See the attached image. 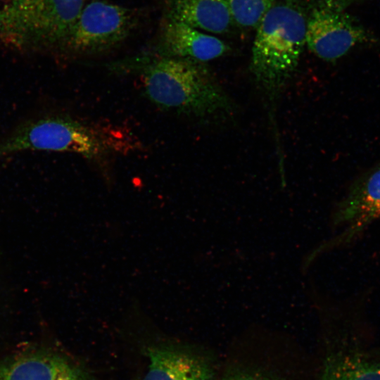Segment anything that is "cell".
I'll return each mask as SVG.
<instances>
[{"label": "cell", "instance_id": "5bb4252c", "mask_svg": "<svg viewBox=\"0 0 380 380\" xmlns=\"http://www.w3.org/2000/svg\"><path fill=\"white\" fill-rule=\"evenodd\" d=\"M233 22L241 27H257L274 0H227Z\"/></svg>", "mask_w": 380, "mask_h": 380}, {"label": "cell", "instance_id": "7a4b0ae2", "mask_svg": "<svg viewBox=\"0 0 380 380\" xmlns=\"http://www.w3.org/2000/svg\"><path fill=\"white\" fill-rule=\"evenodd\" d=\"M256 28L251 70L259 87L275 96L298 65L305 44L306 19L290 4L274 5Z\"/></svg>", "mask_w": 380, "mask_h": 380}, {"label": "cell", "instance_id": "5b68a950", "mask_svg": "<svg viewBox=\"0 0 380 380\" xmlns=\"http://www.w3.org/2000/svg\"><path fill=\"white\" fill-rule=\"evenodd\" d=\"M305 44L319 58L334 61L360 45L380 48V38L346 10L322 1L306 20Z\"/></svg>", "mask_w": 380, "mask_h": 380}, {"label": "cell", "instance_id": "30bf717a", "mask_svg": "<svg viewBox=\"0 0 380 380\" xmlns=\"http://www.w3.org/2000/svg\"><path fill=\"white\" fill-rule=\"evenodd\" d=\"M148 369L143 380H213V372L202 358L169 347L148 349Z\"/></svg>", "mask_w": 380, "mask_h": 380}, {"label": "cell", "instance_id": "52a82bcc", "mask_svg": "<svg viewBox=\"0 0 380 380\" xmlns=\"http://www.w3.org/2000/svg\"><path fill=\"white\" fill-rule=\"evenodd\" d=\"M158 31V56L203 63L220 57L229 50L221 39L164 15Z\"/></svg>", "mask_w": 380, "mask_h": 380}, {"label": "cell", "instance_id": "ba28073f", "mask_svg": "<svg viewBox=\"0 0 380 380\" xmlns=\"http://www.w3.org/2000/svg\"><path fill=\"white\" fill-rule=\"evenodd\" d=\"M0 380H92L82 367L52 352L31 351L0 361Z\"/></svg>", "mask_w": 380, "mask_h": 380}, {"label": "cell", "instance_id": "3957f363", "mask_svg": "<svg viewBox=\"0 0 380 380\" xmlns=\"http://www.w3.org/2000/svg\"><path fill=\"white\" fill-rule=\"evenodd\" d=\"M112 132L61 116H46L19 127L0 141V158L26 151L68 152L96 160L115 146Z\"/></svg>", "mask_w": 380, "mask_h": 380}, {"label": "cell", "instance_id": "6da1fadb", "mask_svg": "<svg viewBox=\"0 0 380 380\" xmlns=\"http://www.w3.org/2000/svg\"><path fill=\"white\" fill-rule=\"evenodd\" d=\"M142 80L147 97L163 108L205 116L229 107L226 94L202 62L158 56L144 68Z\"/></svg>", "mask_w": 380, "mask_h": 380}, {"label": "cell", "instance_id": "7c38bea8", "mask_svg": "<svg viewBox=\"0 0 380 380\" xmlns=\"http://www.w3.org/2000/svg\"><path fill=\"white\" fill-rule=\"evenodd\" d=\"M32 0H0V39L17 50H27Z\"/></svg>", "mask_w": 380, "mask_h": 380}, {"label": "cell", "instance_id": "9a60e30c", "mask_svg": "<svg viewBox=\"0 0 380 380\" xmlns=\"http://www.w3.org/2000/svg\"><path fill=\"white\" fill-rule=\"evenodd\" d=\"M222 380H274L258 374L241 372L226 376Z\"/></svg>", "mask_w": 380, "mask_h": 380}, {"label": "cell", "instance_id": "8992f818", "mask_svg": "<svg viewBox=\"0 0 380 380\" xmlns=\"http://www.w3.org/2000/svg\"><path fill=\"white\" fill-rule=\"evenodd\" d=\"M87 1L32 0L27 50H58Z\"/></svg>", "mask_w": 380, "mask_h": 380}, {"label": "cell", "instance_id": "2e32d148", "mask_svg": "<svg viewBox=\"0 0 380 380\" xmlns=\"http://www.w3.org/2000/svg\"><path fill=\"white\" fill-rule=\"evenodd\" d=\"M328 5L346 10L348 6L367 0H322Z\"/></svg>", "mask_w": 380, "mask_h": 380}, {"label": "cell", "instance_id": "277c9868", "mask_svg": "<svg viewBox=\"0 0 380 380\" xmlns=\"http://www.w3.org/2000/svg\"><path fill=\"white\" fill-rule=\"evenodd\" d=\"M142 11L108 0H88L58 51L77 56L118 47L138 27Z\"/></svg>", "mask_w": 380, "mask_h": 380}, {"label": "cell", "instance_id": "9c48e42d", "mask_svg": "<svg viewBox=\"0 0 380 380\" xmlns=\"http://www.w3.org/2000/svg\"><path fill=\"white\" fill-rule=\"evenodd\" d=\"M336 217L338 222H353L355 232L380 217V164L355 180Z\"/></svg>", "mask_w": 380, "mask_h": 380}, {"label": "cell", "instance_id": "e0dca14e", "mask_svg": "<svg viewBox=\"0 0 380 380\" xmlns=\"http://www.w3.org/2000/svg\"><path fill=\"white\" fill-rule=\"evenodd\" d=\"M7 272L0 265V294L13 289L11 280L7 277Z\"/></svg>", "mask_w": 380, "mask_h": 380}, {"label": "cell", "instance_id": "ac0fdd59", "mask_svg": "<svg viewBox=\"0 0 380 380\" xmlns=\"http://www.w3.org/2000/svg\"><path fill=\"white\" fill-rule=\"evenodd\" d=\"M286 1H287L288 2H289V3H291V2L295 1H296V0H286Z\"/></svg>", "mask_w": 380, "mask_h": 380}, {"label": "cell", "instance_id": "8fae6325", "mask_svg": "<svg viewBox=\"0 0 380 380\" xmlns=\"http://www.w3.org/2000/svg\"><path fill=\"white\" fill-rule=\"evenodd\" d=\"M163 15L215 34L225 33L234 24L227 0H166Z\"/></svg>", "mask_w": 380, "mask_h": 380}, {"label": "cell", "instance_id": "4fadbf2b", "mask_svg": "<svg viewBox=\"0 0 380 380\" xmlns=\"http://www.w3.org/2000/svg\"><path fill=\"white\" fill-rule=\"evenodd\" d=\"M322 380H380V363L351 355L330 357Z\"/></svg>", "mask_w": 380, "mask_h": 380}]
</instances>
